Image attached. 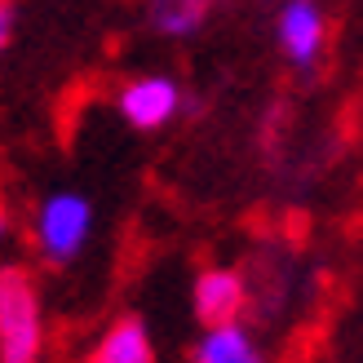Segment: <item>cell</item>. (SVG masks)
Listing matches in <instances>:
<instances>
[{"instance_id": "1", "label": "cell", "mask_w": 363, "mask_h": 363, "mask_svg": "<svg viewBox=\"0 0 363 363\" xmlns=\"http://www.w3.org/2000/svg\"><path fill=\"white\" fill-rule=\"evenodd\" d=\"M45 311L27 266H0V363H40Z\"/></svg>"}, {"instance_id": "2", "label": "cell", "mask_w": 363, "mask_h": 363, "mask_svg": "<svg viewBox=\"0 0 363 363\" xmlns=\"http://www.w3.org/2000/svg\"><path fill=\"white\" fill-rule=\"evenodd\" d=\"M94 235V204L80 191H49L31 217V244L45 266L76 262Z\"/></svg>"}, {"instance_id": "3", "label": "cell", "mask_w": 363, "mask_h": 363, "mask_svg": "<svg viewBox=\"0 0 363 363\" xmlns=\"http://www.w3.org/2000/svg\"><path fill=\"white\" fill-rule=\"evenodd\" d=\"M275 40L293 71H315L328 49V13L319 0H284L275 13Z\"/></svg>"}, {"instance_id": "4", "label": "cell", "mask_w": 363, "mask_h": 363, "mask_svg": "<svg viewBox=\"0 0 363 363\" xmlns=\"http://www.w3.org/2000/svg\"><path fill=\"white\" fill-rule=\"evenodd\" d=\"M182 102L186 98H182V84L173 76H133L129 84H120L116 111H120V120L129 124V129L155 133V129H164V124L177 120Z\"/></svg>"}, {"instance_id": "5", "label": "cell", "mask_w": 363, "mask_h": 363, "mask_svg": "<svg viewBox=\"0 0 363 363\" xmlns=\"http://www.w3.org/2000/svg\"><path fill=\"white\" fill-rule=\"evenodd\" d=\"M191 311L204 328H217V323H235L248 311V284L240 270L230 266H208L199 270V279L191 288Z\"/></svg>"}, {"instance_id": "6", "label": "cell", "mask_w": 363, "mask_h": 363, "mask_svg": "<svg viewBox=\"0 0 363 363\" xmlns=\"http://www.w3.org/2000/svg\"><path fill=\"white\" fill-rule=\"evenodd\" d=\"M191 363H266L257 337H252L240 319L235 323H217V328H204V337L195 341Z\"/></svg>"}, {"instance_id": "7", "label": "cell", "mask_w": 363, "mask_h": 363, "mask_svg": "<svg viewBox=\"0 0 363 363\" xmlns=\"http://www.w3.org/2000/svg\"><path fill=\"white\" fill-rule=\"evenodd\" d=\"M94 363H155V341L142 319H116L102 333Z\"/></svg>"}, {"instance_id": "8", "label": "cell", "mask_w": 363, "mask_h": 363, "mask_svg": "<svg viewBox=\"0 0 363 363\" xmlns=\"http://www.w3.org/2000/svg\"><path fill=\"white\" fill-rule=\"evenodd\" d=\"M213 0H147V23L155 35H169V40H186L199 27L208 23Z\"/></svg>"}, {"instance_id": "9", "label": "cell", "mask_w": 363, "mask_h": 363, "mask_svg": "<svg viewBox=\"0 0 363 363\" xmlns=\"http://www.w3.org/2000/svg\"><path fill=\"white\" fill-rule=\"evenodd\" d=\"M9 31H13V5L0 0V53H5V45H9Z\"/></svg>"}, {"instance_id": "10", "label": "cell", "mask_w": 363, "mask_h": 363, "mask_svg": "<svg viewBox=\"0 0 363 363\" xmlns=\"http://www.w3.org/2000/svg\"><path fill=\"white\" fill-rule=\"evenodd\" d=\"M5 240H9V208L0 204V244H5Z\"/></svg>"}]
</instances>
